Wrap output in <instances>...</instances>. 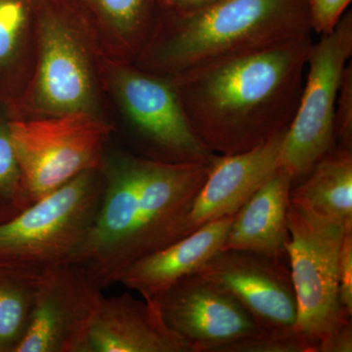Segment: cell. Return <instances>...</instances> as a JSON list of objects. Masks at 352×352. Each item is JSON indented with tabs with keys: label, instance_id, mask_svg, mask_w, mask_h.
<instances>
[{
	"label": "cell",
	"instance_id": "1",
	"mask_svg": "<svg viewBox=\"0 0 352 352\" xmlns=\"http://www.w3.org/2000/svg\"><path fill=\"white\" fill-rule=\"evenodd\" d=\"M312 43L305 36L170 78L190 126L210 152H248L288 129Z\"/></svg>",
	"mask_w": 352,
	"mask_h": 352
},
{
	"label": "cell",
	"instance_id": "6",
	"mask_svg": "<svg viewBox=\"0 0 352 352\" xmlns=\"http://www.w3.org/2000/svg\"><path fill=\"white\" fill-rule=\"evenodd\" d=\"M104 187L99 168L85 171L0 226V261L41 272L82 263Z\"/></svg>",
	"mask_w": 352,
	"mask_h": 352
},
{
	"label": "cell",
	"instance_id": "5",
	"mask_svg": "<svg viewBox=\"0 0 352 352\" xmlns=\"http://www.w3.org/2000/svg\"><path fill=\"white\" fill-rule=\"evenodd\" d=\"M99 76L113 135L124 134L126 149L163 163L212 164L217 155L190 126L170 78L104 56Z\"/></svg>",
	"mask_w": 352,
	"mask_h": 352
},
{
	"label": "cell",
	"instance_id": "25",
	"mask_svg": "<svg viewBox=\"0 0 352 352\" xmlns=\"http://www.w3.org/2000/svg\"><path fill=\"white\" fill-rule=\"evenodd\" d=\"M338 292L342 309L352 315V226L346 227L338 258Z\"/></svg>",
	"mask_w": 352,
	"mask_h": 352
},
{
	"label": "cell",
	"instance_id": "27",
	"mask_svg": "<svg viewBox=\"0 0 352 352\" xmlns=\"http://www.w3.org/2000/svg\"><path fill=\"white\" fill-rule=\"evenodd\" d=\"M221 0H156L159 12L184 14L195 12Z\"/></svg>",
	"mask_w": 352,
	"mask_h": 352
},
{
	"label": "cell",
	"instance_id": "21",
	"mask_svg": "<svg viewBox=\"0 0 352 352\" xmlns=\"http://www.w3.org/2000/svg\"><path fill=\"white\" fill-rule=\"evenodd\" d=\"M32 205L14 151L8 119L0 108V226L11 221Z\"/></svg>",
	"mask_w": 352,
	"mask_h": 352
},
{
	"label": "cell",
	"instance_id": "11",
	"mask_svg": "<svg viewBox=\"0 0 352 352\" xmlns=\"http://www.w3.org/2000/svg\"><path fill=\"white\" fill-rule=\"evenodd\" d=\"M153 302L192 352H217L261 330L227 289L198 273L182 278Z\"/></svg>",
	"mask_w": 352,
	"mask_h": 352
},
{
	"label": "cell",
	"instance_id": "2",
	"mask_svg": "<svg viewBox=\"0 0 352 352\" xmlns=\"http://www.w3.org/2000/svg\"><path fill=\"white\" fill-rule=\"evenodd\" d=\"M111 143L99 168L103 200L80 263L102 289L132 263L188 235L190 210L210 166L153 161Z\"/></svg>",
	"mask_w": 352,
	"mask_h": 352
},
{
	"label": "cell",
	"instance_id": "26",
	"mask_svg": "<svg viewBox=\"0 0 352 352\" xmlns=\"http://www.w3.org/2000/svg\"><path fill=\"white\" fill-rule=\"evenodd\" d=\"M352 324L351 320L330 333L319 344V352H351Z\"/></svg>",
	"mask_w": 352,
	"mask_h": 352
},
{
	"label": "cell",
	"instance_id": "7",
	"mask_svg": "<svg viewBox=\"0 0 352 352\" xmlns=\"http://www.w3.org/2000/svg\"><path fill=\"white\" fill-rule=\"evenodd\" d=\"M287 256L298 303L295 330L318 347L351 317L340 305L338 258L346 227L289 198Z\"/></svg>",
	"mask_w": 352,
	"mask_h": 352
},
{
	"label": "cell",
	"instance_id": "23",
	"mask_svg": "<svg viewBox=\"0 0 352 352\" xmlns=\"http://www.w3.org/2000/svg\"><path fill=\"white\" fill-rule=\"evenodd\" d=\"M336 146L352 150V66L347 65L340 83L335 111Z\"/></svg>",
	"mask_w": 352,
	"mask_h": 352
},
{
	"label": "cell",
	"instance_id": "10",
	"mask_svg": "<svg viewBox=\"0 0 352 352\" xmlns=\"http://www.w3.org/2000/svg\"><path fill=\"white\" fill-rule=\"evenodd\" d=\"M102 298V289L80 264L44 271L29 326L15 352H85Z\"/></svg>",
	"mask_w": 352,
	"mask_h": 352
},
{
	"label": "cell",
	"instance_id": "17",
	"mask_svg": "<svg viewBox=\"0 0 352 352\" xmlns=\"http://www.w3.org/2000/svg\"><path fill=\"white\" fill-rule=\"evenodd\" d=\"M293 182L282 168L234 215L222 250H241L270 258L287 256L288 206Z\"/></svg>",
	"mask_w": 352,
	"mask_h": 352
},
{
	"label": "cell",
	"instance_id": "9",
	"mask_svg": "<svg viewBox=\"0 0 352 352\" xmlns=\"http://www.w3.org/2000/svg\"><path fill=\"white\" fill-rule=\"evenodd\" d=\"M352 55V13L312 43L298 108L285 134L280 168L293 187L336 146L335 111L344 69Z\"/></svg>",
	"mask_w": 352,
	"mask_h": 352
},
{
	"label": "cell",
	"instance_id": "18",
	"mask_svg": "<svg viewBox=\"0 0 352 352\" xmlns=\"http://www.w3.org/2000/svg\"><path fill=\"white\" fill-rule=\"evenodd\" d=\"M38 0H0V107L29 85L36 56Z\"/></svg>",
	"mask_w": 352,
	"mask_h": 352
},
{
	"label": "cell",
	"instance_id": "3",
	"mask_svg": "<svg viewBox=\"0 0 352 352\" xmlns=\"http://www.w3.org/2000/svg\"><path fill=\"white\" fill-rule=\"evenodd\" d=\"M312 32L307 0H221L195 12H159L151 36L133 63L173 78Z\"/></svg>",
	"mask_w": 352,
	"mask_h": 352
},
{
	"label": "cell",
	"instance_id": "14",
	"mask_svg": "<svg viewBox=\"0 0 352 352\" xmlns=\"http://www.w3.org/2000/svg\"><path fill=\"white\" fill-rule=\"evenodd\" d=\"M85 352H192L164 323L154 302L129 293L102 298Z\"/></svg>",
	"mask_w": 352,
	"mask_h": 352
},
{
	"label": "cell",
	"instance_id": "4",
	"mask_svg": "<svg viewBox=\"0 0 352 352\" xmlns=\"http://www.w3.org/2000/svg\"><path fill=\"white\" fill-rule=\"evenodd\" d=\"M101 56L64 0H38L31 80L17 100L0 108L10 120L72 113L109 120L99 76Z\"/></svg>",
	"mask_w": 352,
	"mask_h": 352
},
{
	"label": "cell",
	"instance_id": "16",
	"mask_svg": "<svg viewBox=\"0 0 352 352\" xmlns=\"http://www.w3.org/2000/svg\"><path fill=\"white\" fill-rule=\"evenodd\" d=\"M102 56L138 59L151 36L156 0H64Z\"/></svg>",
	"mask_w": 352,
	"mask_h": 352
},
{
	"label": "cell",
	"instance_id": "13",
	"mask_svg": "<svg viewBox=\"0 0 352 352\" xmlns=\"http://www.w3.org/2000/svg\"><path fill=\"white\" fill-rule=\"evenodd\" d=\"M286 131L235 155H217L188 215L189 234L208 222L232 217L280 168Z\"/></svg>",
	"mask_w": 352,
	"mask_h": 352
},
{
	"label": "cell",
	"instance_id": "22",
	"mask_svg": "<svg viewBox=\"0 0 352 352\" xmlns=\"http://www.w3.org/2000/svg\"><path fill=\"white\" fill-rule=\"evenodd\" d=\"M217 352H318V347L295 329H261L220 347Z\"/></svg>",
	"mask_w": 352,
	"mask_h": 352
},
{
	"label": "cell",
	"instance_id": "20",
	"mask_svg": "<svg viewBox=\"0 0 352 352\" xmlns=\"http://www.w3.org/2000/svg\"><path fill=\"white\" fill-rule=\"evenodd\" d=\"M43 272L0 261V352H15L24 337Z\"/></svg>",
	"mask_w": 352,
	"mask_h": 352
},
{
	"label": "cell",
	"instance_id": "12",
	"mask_svg": "<svg viewBox=\"0 0 352 352\" xmlns=\"http://www.w3.org/2000/svg\"><path fill=\"white\" fill-rule=\"evenodd\" d=\"M198 274L227 289L264 330L295 329L298 303L291 272L282 259L221 250Z\"/></svg>",
	"mask_w": 352,
	"mask_h": 352
},
{
	"label": "cell",
	"instance_id": "24",
	"mask_svg": "<svg viewBox=\"0 0 352 352\" xmlns=\"http://www.w3.org/2000/svg\"><path fill=\"white\" fill-rule=\"evenodd\" d=\"M307 2L312 32L322 36L335 29L351 0H307Z\"/></svg>",
	"mask_w": 352,
	"mask_h": 352
},
{
	"label": "cell",
	"instance_id": "8",
	"mask_svg": "<svg viewBox=\"0 0 352 352\" xmlns=\"http://www.w3.org/2000/svg\"><path fill=\"white\" fill-rule=\"evenodd\" d=\"M8 122L32 204L82 173L100 168L115 133L112 122L87 113Z\"/></svg>",
	"mask_w": 352,
	"mask_h": 352
},
{
	"label": "cell",
	"instance_id": "15",
	"mask_svg": "<svg viewBox=\"0 0 352 352\" xmlns=\"http://www.w3.org/2000/svg\"><path fill=\"white\" fill-rule=\"evenodd\" d=\"M234 215L208 222L173 244L139 259L120 275L117 284L153 302L182 278L195 274L223 249Z\"/></svg>",
	"mask_w": 352,
	"mask_h": 352
},
{
	"label": "cell",
	"instance_id": "19",
	"mask_svg": "<svg viewBox=\"0 0 352 352\" xmlns=\"http://www.w3.org/2000/svg\"><path fill=\"white\" fill-rule=\"evenodd\" d=\"M289 198L352 226V150L335 146L292 188Z\"/></svg>",
	"mask_w": 352,
	"mask_h": 352
}]
</instances>
